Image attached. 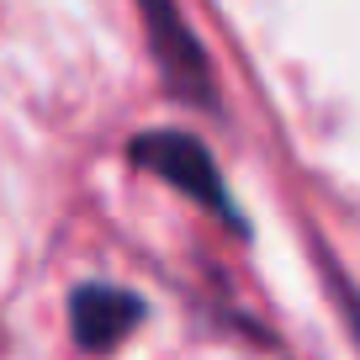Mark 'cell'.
Listing matches in <instances>:
<instances>
[{"label":"cell","mask_w":360,"mask_h":360,"mask_svg":"<svg viewBox=\"0 0 360 360\" xmlns=\"http://www.w3.org/2000/svg\"><path fill=\"white\" fill-rule=\"evenodd\" d=\"M138 16H143V43L154 53V69L165 79V90L175 101L196 106V112H217L223 96H217V75L212 58H207L196 27L186 22L180 0H133Z\"/></svg>","instance_id":"obj_2"},{"label":"cell","mask_w":360,"mask_h":360,"mask_svg":"<svg viewBox=\"0 0 360 360\" xmlns=\"http://www.w3.org/2000/svg\"><path fill=\"white\" fill-rule=\"evenodd\" d=\"M143 297L112 281H85L69 292V334L85 355H112L138 323H143Z\"/></svg>","instance_id":"obj_3"},{"label":"cell","mask_w":360,"mask_h":360,"mask_svg":"<svg viewBox=\"0 0 360 360\" xmlns=\"http://www.w3.org/2000/svg\"><path fill=\"white\" fill-rule=\"evenodd\" d=\"M127 165L159 175L165 186H175L180 196H191L202 212H212L228 233L249 238V217L238 212L223 169H217V159L207 154V143L196 133H186V127H143V133L127 143Z\"/></svg>","instance_id":"obj_1"}]
</instances>
